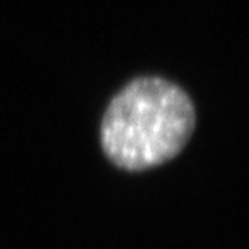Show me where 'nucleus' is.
Instances as JSON below:
<instances>
[{
    "label": "nucleus",
    "mask_w": 249,
    "mask_h": 249,
    "mask_svg": "<svg viewBox=\"0 0 249 249\" xmlns=\"http://www.w3.org/2000/svg\"><path fill=\"white\" fill-rule=\"evenodd\" d=\"M196 126L194 106L180 86L157 76L138 78L108 104L101 144L113 165L142 172L175 159Z\"/></svg>",
    "instance_id": "f257e3e1"
}]
</instances>
